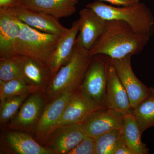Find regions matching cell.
<instances>
[{"instance_id": "d6986e66", "label": "cell", "mask_w": 154, "mask_h": 154, "mask_svg": "<svg viewBox=\"0 0 154 154\" xmlns=\"http://www.w3.org/2000/svg\"><path fill=\"white\" fill-rule=\"evenodd\" d=\"M79 0H22L20 5L43 12L59 19L72 16Z\"/></svg>"}, {"instance_id": "ba28073f", "label": "cell", "mask_w": 154, "mask_h": 154, "mask_svg": "<svg viewBox=\"0 0 154 154\" xmlns=\"http://www.w3.org/2000/svg\"><path fill=\"white\" fill-rule=\"evenodd\" d=\"M97 104L80 88L73 92L57 125L82 123L91 113L105 108Z\"/></svg>"}, {"instance_id": "83f0119b", "label": "cell", "mask_w": 154, "mask_h": 154, "mask_svg": "<svg viewBox=\"0 0 154 154\" xmlns=\"http://www.w3.org/2000/svg\"><path fill=\"white\" fill-rule=\"evenodd\" d=\"M106 2L111 5L117 6H128L140 2V0H99Z\"/></svg>"}, {"instance_id": "f1b7e54d", "label": "cell", "mask_w": 154, "mask_h": 154, "mask_svg": "<svg viewBox=\"0 0 154 154\" xmlns=\"http://www.w3.org/2000/svg\"><path fill=\"white\" fill-rule=\"evenodd\" d=\"M22 0H0V9H5L20 5Z\"/></svg>"}, {"instance_id": "2e32d148", "label": "cell", "mask_w": 154, "mask_h": 154, "mask_svg": "<svg viewBox=\"0 0 154 154\" xmlns=\"http://www.w3.org/2000/svg\"><path fill=\"white\" fill-rule=\"evenodd\" d=\"M4 148L18 154H55L54 151L39 144L27 133L11 131L3 134Z\"/></svg>"}, {"instance_id": "ac0fdd59", "label": "cell", "mask_w": 154, "mask_h": 154, "mask_svg": "<svg viewBox=\"0 0 154 154\" xmlns=\"http://www.w3.org/2000/svg\"><path fill=\"white\" fill-rule=\"evenodd\" d=\"M23 79L28 85L38 88L44 94L51 79V72L47 64L25 56L17 57Z\"/></svg>"}, {"instance_id": "603a6c76", "label": "cell", "mask_w": 154, "mask_h": 154, "mask_svg": "<svg viewBox=\"0 0 154 154\" xmlns=\"http://www.w3.org/2000/svg\"><path fill=\"white\" fill-rule=\"evenodd\" d=\"M31 94L9 97L1 101L0 122L1 125L6 124L11 121L18 113L19 108L25 100Z\"/></svg>"}, {"instance_id": "cb8c5ba5", "label": "cell", "mask_w": 154, "mask_h": 154, "mask_svg": "<svg viewBox=\"0 0 154 154\" xmlns=\"http://www.w3.org/2000/svg\"><path fill=\"white\" fill-rule=\"evenodd\" d=\"M121 130H113L95 139V154H113L121 137Z\"/></svg>"}, {"instance_id": "4fadbf2b", "label": "cell", "mask_w": 154, "mask_h": 154, "mask_svg": "<svg viewBox=\"0 0 154 154\" xmlns=\"http://www.w3.org/2000/svg\"><path fill=\"white\" fill-rule=\"evenodd\" d=\"M105 107L123 115L131 113L132 110L126 90L120 82L115 69L110 63L107 72Z\"/></svg>"}, {"instance_id": "7a4b0ae2", "label": "cell", "mask_w": 154, "mask_h": 154, "mask_svg": "<svg viewBox=\"0 0 154 154\" xmlns=\"http://www.w3.org/2000/svg\"><path fill=\"white\" fill-rule=\"evenodd\" d=\"M93 57L76 39L70 59L53 76L45 88L44 94L48 103L61 94L81 87Z\"/></svg>"}, {"instance_id": "30bf717a", "label": "cell", "mask_w": 154, "mask_h": 154, "mask_svg": "<svg viewBox=\"0 0 154 154\" xmlns=\"http://www.w3.org/2000/svg\"><path fill=\"white\" fill-rule=\"evenodd\" d=\"M87 136L81 123L68 125L56 128L43 142L55 154H67Z\"/></svg>"}, {"instance_id": "5bb4252c", "label": "cell", "mask_w": 154, "mask_h": 154, "mask_svg": "<svg viewBox=\"0 0 154 154\" xmlns=\"http://www.w3.org/2000/svg\"><path fill=\"white\" fill-rule=\"evenodd\" d=\"M79 16L80 29L77 39L89 51L103 33L107 20L88 8L81 10Z\"/></svg>"}, {"instance_id": "d4e9b609", "label": "cell", "mask_w": 154, "mask_h": 154, "mask_svg": "<svg viewBox=\"0 0 154 154\" xmlns=\"http://www.w3.org/2000/svg\"><path fill=\"white\" fill-rule=\"evenodd\" d=\"M13 80H24L17 57H0V81L7 82Z\"/></svg>"}, {"instance_id": "4316f807", "label": "cell", "mask_w": 154, "mask_h": 154, "mask_svg": "<svg viewBox=\"0 0 154 154\" xmlns=\"http://www.w3.org/2000/svg\"><path fill=\"white\" fill-rule=\"evenodd\" d=\"M113 154H133L122 139V135L116 147Z\"/></svg>"}, {"instance_id": "9a60e30c", "label": "cell", "mask_w": 154, "mask_h": 154, "mask_svg": "<svg viewBox=\"0 0 154 154\" xmlns=\"http://www.w3.org/2000/svg\"><path fill=\"white\" fill-rule=\"evenodd\" d=\"M20 32L15 18L0 9V57L19 56Z\"/></svg>"}, {"instance_id": "8992f818", "label": "cell", "mask_w": 154, "mask_h": 154, "mask_svg": "<svg viewBox=\"0 0 154 154\" xmlns=\"http://www.w3.org/2000/svg\"><path fill=\"white\" fill-rule=\"evenodd\" d=\"M0 9L17 20L42 32L62 36L66 34L69 30L60 24L58 19L24 6L19 5Z\"/></svg>"}, {"instance_id": "5b68a950", "label": "cell", "mask_w": 154, "mask_h": 154, "mask_svg": "<svg viewBox=\"0 0 154 154\" xmlns=\"http://www.w3.org/2000/svg\"><path fill=\"white\" fill-rule=\"evenodd\" d=\"M110 57L103 54L93 56L79 88L97 104L105 107V97Z\"/></svg>"}, {"instance_id": "7c38bea8", "label": "cell", "mask_w": 154, "mask_h": 154, "mask_svg": "<svg viewBox=\"0 0 154 154\" xmlns=\"http://www.w3.org/2000/svg\"><path fill=\"white\" fill-rule=\"evenodd\" d=\"M40 92L32 93L28 96L10 121L8 127L22 131H30L32 128H35L46 101Z\"/></svg>"}, {"instance_id": "6da1fadb", "label": "cell", "mask_w": 154, "mask_h": 154, "mask_svg": "<svg viewBox=\"0 0 154 154\" xmlns=\"http://www.w3.org/2000/svg\"><path fill=\"white\" fill-rule=\"evenodd\" d=\"M151 34L138 33L120 20H107L103 33L89 50L91 56L103 54L111 59H120L140 52Z\"/></svg>"}, {"instance_id": "3957f363", "label": "cell", "mask_w": 154, "mask_h": 154, "mask_svg": "<svg viewBox=\"0 0 154 154\" xmlns=\"http://www.w3.org/2000/svg\"><path fill=\"white\" fill-rule=\"evenodd\" d=\"M86 8L92 9L105 20H120L126 22L137 33L151 34L154 26L153 15L144 3L114 7L97 0L88 4Z\"/></svg>"}, {"instance_id": "9c48e42d", "label": "cell", "mask_w": 154, "mask_h": 154, "mask_svg": "<svg viewBox=\"0 0 154 154\" xmlns=\"http://www.w3.org/2000/svg\"><path fill=\"white\" fill-rule=\"evenodd\" d=\"M124 116L115 110L102 108L91 113L81 124L87 136L96 139L113 130L122 129Z\"/></svg>"}, {"instance_id": "e0dca14e", "label": "cell", "mask_w": 154, "mask_h": 154, "mask_svg": "<svg viewBox=\"0 0 154 154\" xmlns=\"http://www.w3.org/2000/svg\"><path fill=\"white\" fill-rule=\"evenodd\" d=\"M80 29L79 19L74 22L66 34L62 36L48 60L51 78L62 66L69 60L73 52L75 43Z\"/></svg>"}, {"instance_id": "52a82bcc", "label": "cell", "mask_w": 154, "mask_h": 154, "mask_svg": "<svg viewBox=\"0 0 154 154\" xmlns=\"http://www.w3.org/2000/svg\"><path fill=\"white\" fill-rule=\"evenodd\" d=\"M128 55L120 59H111V65L126 90L132 109L146 98L150 93V88L146 86L137 77L131 65V57Z\"/></svg>"}, {"instance_id": "44dd1931", "label": "cell", "mask_w": 154, "mask_h": 154, "mask_svg": "<svg viewBox=\"0 0 154 154\" xmlns=\"http://www.w3.org/2000/svg\"><path fill=\"white\" fill-rule=\"evenodd\" d=\"M150 89L148 96L132 110L143 133L154 126V88L150 87Z\"/></svg>"}, {"instance_id": "ffe728a7", "label": "cell", "mask_w": 154, "mask_h": 154, "mask_svg": "<svg viewBox=\"0 0 154 154\" xmlns=\"http://www.w3.org/2000/svg\"><path fill=\"white\" fill-rule=\"evenodd\" d=\"M122 137L133 154H148L149 149L141 140L143 132L132 113L124 115Z\"/></svg>"}, {"instance_id": "484cf974", "label": "cell", "mask_w": 154, "mask_h": 154, "mask_svg": "<svg viewBox=\"0 0 154 154\" xmlns=\"http://www.w3.org/2000/svg\"><path fill=\"white\" fill-rule=\"evenodd\" d=\"M95 139L87 136L67 154H95Z\"/></svg>"}, {"instance_id": "8fae6325", "label": "cell", "mask_w": 154, "mask_h": 154, "mask_svg": "<svg viewBox=\"0 0 154 154\" xmlns=\"http://www.w3.org/2000/svg\"><path fill=\"white\" fill-rule=\"evenodd\" d=\"M74 91L61 94L44 107L34 128L35 135L40 141H44L56 128Z\"/></svg>"}, {"instance_id": "277c9868", "label": "cell", "mask_w": 154, "mask_h": 154, "mask_svg": "<svg viewBox=\"0 0 154 154\" xmlns=\"http://www.w3.org/2000/svg\"><path fill=\"white\" fill-rule=\"evenodd\" d=\"M15 19L20 29L19 56H25L48 65L62 36L42 32Z\"/></svg>"}, {"instance_id": "7402d4cb", "label": "cell", "mask_w": 154, "mask_h": 154, "mask_svg": "<svg viewBox=\"0 0 154 154\" xmlns=\"http://www.w3.org/2000/svg\"><path fill=\"white\" fill-rule=\"evenodd\" d=\"M38 91H41L36 87L28 85L24 80H13L7 82L0 81L1 101L9 97L31 94Z\"/></svg>"}]
</instances>
